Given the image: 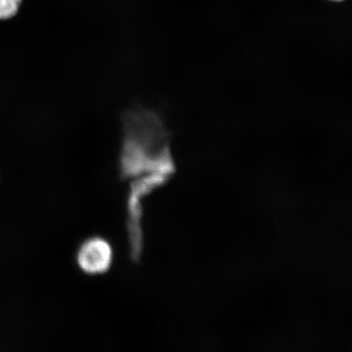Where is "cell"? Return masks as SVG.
Returning a JSON list of instances; mask_svg holds the SVG:
<instances>
[{"label": "cell", "mask_w": 352, "mask_h": 352, "mask_svg": "<svg viewBox=\"0 0 352 352\" xmlns=\"http://www.w3.org/2000/svg\"><path fill=\"white\" fill-rule=\"evenodd\" d=\"M76 261L83 274L91 276L107 274L113 261L112 245L102 236H91L79 245Z\"/></svg>", "instance_id": "cell-1"}, {"label": "cell", "mask_w": 352, "mask_h": 352, "mask_svg": "<svg viewBox=\"0 0 352 352\" xmlns=\"http://www.w3.org/2000/svg\"><path fill=\"white\" fill-rule=\"evenodd\" d=\"M21 0H0V19L7 20L19 12Z\"/></svg>", "instance_id": "cell-2"}, {"label": "cell", "mask_w": 352, "mask_h": 352, "mask_svg": "<svg viewBox=\"0 0 352 352\" xmlns=\"http://www.w3.org/2000/svg\"><path fill=\"white\" fill-rule=\"evenodd\" d=\"M333 1H342V0H333Z\"/></svg>", "instance_id": "cell-3"}]
</instances>
